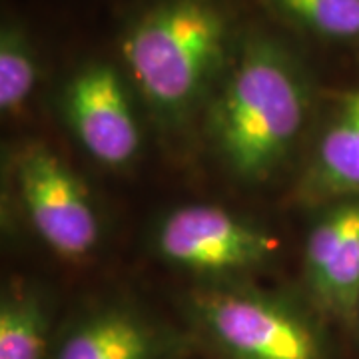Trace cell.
I'll return each mask as SVG.
<instances>
[{
    "mask_svg": "<svg viewBox=\"0 0 359 359\" xmlns=\"http://www.w3.org/2000/svg\"><path fill=\"white\" fill-rule=\"evenodd\" d=\"M304 66L282 42L254 36L233 52L205 106V132L236 178L264 182L292 154L309 110Z\"/></svg>",
    "mask_w": 359,
    "mask_h": 359,
    "instance_id": "cell-1",
    "label": "cell"
},
{
    "mask_svg": "<svg viewBox=\"0 0 359 359\" xmlns=\"http://www.w3.org/2000/svg\"><path fill=\"white\" fill-rule=\"evenodd\" d=\"M120 52L158 124L182 128L230 66V22L214 0H156L130 22Z\"/></svg>",
    "mask_w": 359,
    "mask_h": 359,
    "instance_id": "cell-2",
    "label": "cell"
},
{
    "mask_svg": "<svg viewBox=\"0 0 359 359\" xmlns=\"http://www.w3.org/2000/svg\"><path fill=\"white\" fill-rule=\"evenodd\" d=\"M188 309L222 359H323L313 321L278 295L240 282L202 283Z\"/></svg>",
    "mask_w": 359,
    "mask_h": 359,
    "instance_id": "cell-3",
    "label": "cell"
},
{
    "mask_svg": "<svg viewBox=\"0 0 359 359\" xmlns=\"http://www.w3.org/2000/svg\"><path fill=\"white\" fill-rule=\"evenodd\" d=\"M156 256L202 283L240 282L280 254V238L252 219L214 204H188L158 219Z\"/></svg>",
    "mask_w": 359,
    "mask_h": 359,
    "instance_id": "cell-4",
    "label": "cell"
},
{
    "mask_svg": "<svg viewBox=\"0 0 359 359\" xmlns=\"http://www.w3.org/2000/svg\"><path fill=\"white\" fill-rule=\"evenodd\" d=\"M14 178L42 244L66 262L88 259L100 242V218L88 188L62 156L44 142H30L16 154Z\"/></svg>",
    "mask_w": 359,
    "mask_h": 359,
    "instance_id": "cell-5",
    "label": "cell"
},
{
    "mask_svg": "<svg viewBox=\"0 0 359 359\" xmlns=\"http://www.w3.org/2000/svg\"><path fill=\"white\" fill-rule=\"evenodd\" d=\"M60 114L74 140L100 166L122 170L142 150V128L126 78L108 62H88L60 92Z\"/></svg>",
    "mask_w": 359,
    "mask_h": 359,
    "instance_id": "cell-6",
    "label": "cell"
},
{
    "mask_svg": "<svg viewBox=\"0 0 359 359\" xmlns=\"http://www.w3.org/2000/svg\"><path fill=\"white\" fill-rule=\"evenodd\" d=\"M304 280L323 311L359 318V194L327 202L304 245Z\"/></svg>",
    "mask_w": 359,
    "mask_h": 359,
    "instance_id": "cell-7",
    "label": "cell"
},
{
    "mask_svg": "<svg viewBox=\"0 0 359 359\" xmlns=\"http://www.w3.org/2000/svg\"><path fill=\"white\" fill-rule=\"evenodd\" d=\"M166 339L140 311L104 306L68 330L52 359H162Z\"/></svg>",
    "mask_w": 359,
    "mask_h": 359,
    "instance_id": "cell-8",
    "label": "cell"
},
{
    "mask_svg": "<svg viewBox=\"0 0 359 359\" xmlns=\"http://www.w3.org/2000/svg\"><path fill=\"white\" fill-rule=\"evenodd\" d=\"M302 192L311 202L359 194V88L339 98L311 156Z\"/></svg>",
    "mask_w": 359,
    "mask_h": 359,
    "instance_id": "cell-9",
    "label": "cell"
},
{
    "mask_svg": "<svg viewBox=\"0 0 359 359\" xmlns=\"http://www.w3.org/2000/svg\"><path fill=\"white\" fill-rule=\"evenodd\" d=\"M50 299L39 283L13 280L0 297V359H46Z\"/></svg>",
    "mask_w": 359,
    "mask_h": 359,
    "instance_id": "cell-10",
    "label": "cell"
},
{
    "mask_svg": "<svg viewBox=\"0 0 359 359\" xmlns=\"http://www.w3.org/2000/svg\"><path fill=\"white\" fill-rule=\"evenodd\" d=\"M39 80V56L26 28L14 20L0 30V110L4 116L20 112Z\"/></svg>",
    "mask_w": 359,
    "mask_h": 359,
    "instance_id": "cell-11",
    "label": "cell"
},
{
    "mask_svg": "<svg viewBox=\"0 0 359 359\" xmlns=\"http://www.w3.org/2000/svg\"><path fill=\"white\" fill-rule=\"evenodd\" d=\"M278 13L332 40L359 39V0H269Z\"/></svg>",
    "mask_w": 359,
    "mask_h": 359,
    "instance_id": "cell-12",
    "label": "cell"
}]
</instances>
